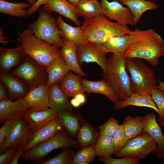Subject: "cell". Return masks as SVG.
I'll use <instances>...</instances> for the list:
<instances>
[{
	"label": "cell",
	"mask_w": 164,
	"mask_h": 164,
	"mask_svg": "<svg viewBox=\"0 0 164 164\" xmlns=\"http://www.w3.org/2000/svg\"><path fill=\"white\" fill-rule=\"evenodd\" d=\"M29 3L30 5L31 6L33 5L36 2L37 0H26Z\"/></svg>",
	"instance_id": "obj_52"
},
{
	"label": "cell",
	"mask_w": 164,
	"mask_h": 164,
	"mask_svg": "<svg viewBox=\"0 0 164 164\" xmlns=\"http://www.w3.org/2000/svg\"><path fill=\"white\" fill-rule=\"evenodd\" d=\"M0 80L6 88L11 99L17 100L28 92L26 85L18 77L9 71H0Z\"/></svg>",
	"instance_id": "obj_20"
},
{
	"label": "cell",
	"mask_w": 164,
	"mask_h": 164,
	"mask_svg": "<svg viewBox=\"0 0 164 164\" xmlns=\"http://www.w3.org/2000/svg\"><path fill=\"white\" fill-rule=\"evenodd\" d=\"M160 125L164 127V120H163L160 122Z\"/></svg>",
	"instance_id": "obj_53"
},
{
	"label": "cell",
	"mask_w": 164,
	"mask_h": 164,
	"mask_svg": "<svg viewBox=\"0 0 164 164\" xmlns=\"http://www.w3.org/2000/svg\"><path fill=\"white\" fill-rule=\"evenodd\" d=\"M119 126L118 120L111 117L106 123L99 126L100 135L112 137L118 130Z\"/></svg>",
	"instance_id": "obj_38"
},
{
	"label": "cell",
	"mask_w": 164,
	"mask_h": 164,
	"mask_svg": "<svg viewBox=\"0 0 164 164\" xmlns=\"http://www.w3.org/2000/svg\"><path fill=\"white\" fill-rule=\"evenodd\" d=\"M102 14L110 20H114L125 26H134V16L130 10L118 1L109 2L101 0L100 2Z\"/></svg>",
	"instance_id": "obj_12"
},
{
	"label": "cell",
	"mask_w": 164,
	"mask_h": 164,
	"mask_svg": "<svg viewBox=\"0 0 164 164\" xmlns=\"http://www.w3.org/2000/svg\"><path fill=\"white\" fill-rule=\"evenodd\" d=\"M98 160L106 164H137L140 159L130 157H123L122 158H114L109 156L99 157Z\"/></svg>",
	"instance_id": "obj_41"
},
{
	"label": "cell",
	"mask_w": 164,
	"mask_h": 164,
	"mask_svg": "<svg viewBox=\"0 0 164 164\" xmlns=\"http://www.w3.org/2000/svg\"><path fill=\"white\" fill-rule=\"evenodd\" d=\"M108 53L102 44L87 41L78 46V61L80 66L84 62L95 63L104 72L106 69Z\"/></svg>",
	"instance_id": "obj_11"
},
{
	"label": "cell",
	"mask_w": 164,
	"mask_h": 164,
	"mask_svg": "<svg viewBox=\"0 0 164 164\" xmlns=\"http://www.w3.org/2000/svg\"><path fill=\"white\" fill-rule=\"evenodd\" d=\"M25 152L23 149H20L18 150L16 153L11 164H17L19 159L22 157Z\"/></svg>",
	"instance_id": "obj_45"
},
{
	"label": "cell",
	"mask_w": 164,
	"mask_h": 164,
	"mask_svg": "<svg viewBox=\"0 0 164 164\" xmlns=\"http://www.w3.org/2000/svg\"><path fill=\"white\" fill-rule=\"evenodd\" d=\"M159 84L157 86L156 88L164 92V82H162L160 80H159Z\"/></svg>",
	"instance_id": "obj_50"
},
{
	"label": "cell",
	"mask_w": 164,
	"mask_h": 164,
	"mask_svg": "<svg viewBox=\"0 0 164 164\" xmlns=\"http://www.w3.org/2000/svg\"><path fill=\"white\" fill-rule=\"evenodd\" d=\"M74 97L78 100L81 104H84L86 102V98L84 93L78 94Z\"/></svg>",
	"instance_id": "obj_47"
},
{
	"label": "cell",
	"mask_w": 164,
	"mask_h": 164,
	"mask_svg": "<svg viewBox=\"0 0 164 164\" xmlns=\"http://www.w3.org/2000/svg\"><path fill=\"white\" fill-rule=\"evenodd\" d=\"M18 40L26 55L46 68L60 55L58 47L36 37L30 28L19 33Z\"/></svg>",
	"instance_id": "obj_4"
},
{
	"label": "cell",
	"mask_w": 164,
	"mask_h": 164,
	"mask_svg": "<svg viewBox=\"0 0 164 164\" xmlns=\"http://www.w3.org/2000/svg\"><path fill=\"white\" fill-rule=\"evenodd\" d=\"M58 112L63 127L68 135L73 137L77 136L82 119L81 115L72 111H64Z\"/></svg>",
	"instance_id": "obj_30"
},
{
	"label": "cell",
	"mask_w": 164,
	"mask_h": 164,
	"mask_svg": "<svg viewBox=\"0 0 164 164\" xmlns=\"http://www.w3.org/2000/svg\"><path fill=\"white\" fill-rule=\"evenodd\" d=\"M43 6L50 12H56L73 21L77 26H80L77 9L68 0H48Z\"/></svg>",
	"instance_id": "obj_17"
},
{
	"label": "cell",
	"mask_w": 164,
	"mask_h": 164,
	"mask_svg": "<svg viewBox=\"0 0 164 164\" xmlns=\"http://www.w3.org/2000/svg\"><path fill=\"white\" fill-rule=\"evenodd\" d=\"M112 138L114 146V154H116L125 145L127 141L123 124L120 125L118 130Z\"/></svg>",
	"instance_id": "obj_40"
},
{
	"label": "cell",
	"mask_w": 164,
	"mask_h": 164,
	"mask_svg": "<svg viewBox=\"0 0 164 164\" xmlns=\"http://www.w3.org/2000/svg\"><path fill=\"white\" fill-rule=\"evenodd\" d=\"M3 33L2 28H0V43H2L3 44L5 45L7 44L8 43L11 42V41L5 40L7 38L2 36V34Z\"/></svg>",
	"instance_id": "obj_48"
},
{
	"label": "cell",
	"mask_w": 164,
	"mask_h": 164,
	"mask_svg": "<svg viewBox=\"0 0 164 164\" xmlns=\"http://www.w3.org/2000/svg\"><path fill=\"white\" fill-rule=\"evenodd\" d=\"M63 129L48 140L25 152L22 158L37 164L42 162L45 157L55 149L78 147L77 140L70 138L65 129Z\"/></svg>",
	"instance_id": "obj_7"
},
{
	"label": "cell",
	"mask_w": 164,
	"mask_h": 164,
	"mask_svg": "<svg viewBox=\"0 0 164 164\" xmlns=\"http://www.w3.org/2000/svg\"><path fill=\"white\" fill-rule=\"evenodd\" d=\"M56 19L63 39L73 42L78 46L87 42L81 27L71 26L65 22L60 15H59Z\"/></svg>",
	"instance_id": "obj_26"
},
{
	"label": "cell",
	"mask_w": 164,
	"mask_h": 164,
	"mask_svg": "<svg viewBox=\"0 0 164 164\" xmlns=\"http://www.w3.org/2000/svg\"><path fill=\"white\" fill-rule=\"evenodd\" d=\"M162 164H164V159L162 162Z\"/></svg>",
	"instance_id": "obj_54"
},
{
	"label": "cell",
	"mask_w": 164,
	"mask_h": 164,
	"mask_svg": "<svg viewBox=\"0 0 164 164\" xmlns=\"http://www.w3.org/2000/svg\"><path fill=\"white\" fill-rule=\"evenodd\" d=\"M142 117L137 116L134 117L126 116L123 123L127 141L133 138L142 132Z\"/></svg>",
	"instance_id": "obj_34"
},
{
	"label": "cell",
	"mask_w": 164,
	"mask_h": 164,
	"mask_svg": "<svg viewBox=\"0 0 164 164\" xmlns=\"http://www.w3.org/2000/svg\"><path fill=\"white\" fill-rule=\"evenodd\" d=\"M79 15L84 19L93 18L102 14L100 3L96 0H82L74 5Z\"/></svg>",
	"instance_id": "obj_32"
},
{
	"label": "cell",
	"mask_w": 164,
	"mask_h": 164,
	"mask_svg": "<svg viewBox=\"0 0 164 164\" xmlns=\"http://www.w3.org/2000/svg\"><path fill=\"white\" fill-rule=\"evenodd\" d=\"M80 76L70 71L59 84L60 88L68 97H74L78 94L85 92L81 84L82 78Z\"/></svg>",
	"instance_id": "obj_29"
},
{
	"label": "cell",
	"mask_w": 164,
	"mask_h": 164,
	"mask_svg": "<svg viewBox=\"0 0 164 164\" xmlns=\"http://www.w3.org/2000/svg\"><path fill=\"white\" fill-rule=\"evenodd\" d=\"M70 103L72 107L76 108L79 107L81 105L78 100L75 97L71 100Z\"/></svg>",
	"instance_id": "obj_49"
},
{
	"label": "cell",
	"mask_w": 164,
	"mask_h": 164,
	"mask_svg": "<svg viewBox=\"0 0 164 164\" xmlns=\"http://www.w3.org/2000/svg\"><path fill=\"white\" fill-rule=\"evenodd\" d=\"M49 108L58 112L61 111H72V106L68 97L63 92L58 83L49 87Z\"/></svg>",
	"instance_id": "obj_22"
},
{
	"label": "cell",
	"mask_w": 164,
	"mask_h": 164,
	"mask_svg": "<svg viewBox=\"0 0 164 164\" xmlns=\"http://www.w3.org/2000/svg\"><path fill=\"white\" fill-rule=\"evenodd\" d=\"M63 128L60 116L39 128L23 150L25 152L48 140Z\"/></svg>",
	"instance_id": "obj_15"
},
{
	"label": "cell",
	"mask_w": 164,
	"mask_h": 164,
	"mask_svg": "<svg viewBox=\"0 0 164 164\" xmlns=\"http://www.w3.org/2000/svg\"><path fill=\"white\" fill-rule=\"evenodd\" d=\"M9 99L6 92L1 82L0 83V100L2 101Z\"/></svg>",
	"instance_id": "obj_46"
},
{
	"label": "cell",
	"mask_w": 164,
	"mask_h": 164,
	"mask_svg": "<svg viewBox=\"0 0 164 164\" xmlns=\"http://www.w3.org/2000/svg\"><path fill=\"white\" fill-rule=\"evenodd\" d=\"M46 70L47 74L46 85L49 87L61 81L71 71L60 55L46 68Z\"/></svg>",
	"instance_id": "obj_23"
},
{
	"label": "cell",
	"mask_w": 164,
	"mask_h": 164,
	"mask_svg": "<svg viewBox=\"0 0 164 164\" xmlns=\"http://www.w3.org/2000/svg\"><path fill=\"white\" fill-rule=\"evenodd\" d=\"M140 59L125 58L126 70L130 74L132 93L151 96L156 88L158 80L153 70Z\"/></svg>",
	"instance_id": "obj_5"
},
{
	"label": "cell",
	"mask_w": 164,
	"mask_h": 164,
	"mask_svg": "<svg viewBox=\"0 0 164 164\" xmlns=\"http://www.w3.org/2000/svg\"><path fill=\"white\" fill-rule=\"evenodd\" d=\"M38 11V18L27 25V27L32 29L36 37L61 48L63 42L57 19L43 6H40Z\"/></svg>",
	"instance_id": "obj_6"
},
{
	"label": "cell",
	"mask_w": 164,
	"mask_h": 164,
	"mask_svg": "<svg viewBox=\"0 0 164 164\" xmlns=\"http://www.w3.org/2000/svg\"><path fill=\"white\" fill-rule=\"evenodd\" d=\"M157 147V143L149 134L142 132L128 140L115 155L140 159L147 157L151 152H155Z\"/></svg>",
	"instance_id": "obj_8"
},
{
	"label": "cell",
	"mask_w": 164,
	"mask_h": 164,
	"mask_svg": "<svg viewBox=\"0 0 164 164\" xmlns=\"http://www.w3.org/2000/svg\"><path fill=\"white\" fill-rule=\"evenodd\" d=\"M94 146L96 156L99 157L111 156L114 154L115 148L112 137L100 135Z\"/></svg>",
	"instance_id": "obj_35"
},
{
	"label": "cell",
	"mask_w": 164,
	"mask_h": 164,
	"mask_svg": "<svg viewBox=\"0 0 164 164\" xmlns=\"http://www.w3.org/2000/svg\"><path fill=\"white\" fill-rule=\"evenodd\" d=\"M125 58V54L110 55L107 58L106 70L101 74L119 101L124 100L132 93L130 77L126 71Z\"/></svg>",
	"instance_id": "obj_2"
},
{
	"label": "cell",
	"mask_w": 164,
	"mask_h": 164,
	"mask_svg": "<svg viewBox=\"0 0 164 164\" xmlns=\"http://www.w3.org/2000/svg\"><path fill=\"white\" fill-rule=\"evenodd\" d=\"M82 0H68V1L71 4H73V5H75L79 2L82 1Z\"/></svg>",
	"instance_id": "obj_51"
},
{
	"label": "cell",
	"mask_w": 164,
	"mask_h": 164,
	"mask_svg": "<svg viewBox=\"0 0 164 164\" xmlns=\"http://www.w3.org/2000/svg\"><path fill=\"white\" fill-rule=\"evenodd\" d=\"M73 152L68 149H65L54 157L38 164H72L75 155Z\"/></svg>",
	"instance_id": "obj_37"
},
{
	"label": "cell",
	"mask_w": 164,
	"mask_h": 164,
	"mask_svg": "<svg viewBox=\"0 0 164 164\" xmlns=\"http://www.w3.org/2000/svg\"><path fill=\"white\" fill-rule=\"evenodd\" d=\"M18 150L10 149L0 155V164H11Z\"/></svg>",
	"instance_id": "obj_43"
},
{
	"label": "cell",
	"mask_w": 164,
	"mask_h": 164,
	"mask_svg": "<svg viewBox=\"0 0 164 164\" xmlns=\"http://www.w3.org/2000/svg\"><path fill=\"white\" fill-rule=\"evenodd\" d=\"M130 105L149 108L159 113L158 109L151 95L135 93H132L123 101H118L114 103V108L116 110H120Z\"/></svg>",
	"instance_id": "obj_24"
},
{
	"label": "cell",
	"mask_w": 164,
	"mask_h": 164,
	"mask_svg": "<svg viewBox=\"0 0 164 164\" xmlns=\"http://www.w3.org/2000/svg\"><path fill=\"white\" fill-rule=\"evenodd\" d=\"M81 84L85 92L88 94L95 93L104 95L114 103L118 101L114 92L104 79L94 81L82 79Z\"/></svg>",
	"instance_id": "obj_25"
},
{
	"label": "cell",
	"mask_w": 164,
	"mask_h": 164,
	"mask_svg": "<svg viewBox=\"0 0 164 164\" xmlns=\"http://www.w3.org/2000/svg\"><path fill=\"white\" fill-rule=\"evenodd\" d=\"M133 42L128 35L112 37L102 44L108 53L115 56L125 54Z\"/></svg>",
	"instance_id": "obj_28"
},
{
	"label": "cell",
	"mask_w": 164,
	"mask_h": 164,
	"mask_svg": "<svg viewBox=\"0 0 164 164\" xmlns=\"http://www.w3.org/2000/svg\"><path fill=\"white\" fill-rule=\"evenodd\" d=\"M26 56L20 45L13 49L0 47V71H9L20 64Z\"/></svg>",
	"instance_id": "obj_18"
},
{
	"label": "cell",
	"mask_w": 164,
	"mask_h": 164,
	"mask_svg": "<svg viewBox=\"0 0 164 164\" xmlns=\"http://www.w3.org/2000/svg\"><path fill=\"white\" fill-rule=\"evenodd\" d=\"M97 131L84 119H82L80 127L77 135L79 146L85 147L91 145L98 138Z\"/></svg>",
	"instance_id": "obj_31"
},
{
	"label": "cell",
	"mask_w": 164,
	"mask_h": 164,
	"mask_svg": "<svg viewBox=\"0 0 164 164\" xmlns=\"http://www.w3.org/2000/svg\"><path fill=\"white\" fill-rule=\"evenodd\" d=\"M63 45L60 50V54L70 70L80 76L86 74L82 70L78 61V46L73 42L63 39Z\"/></svg>",
	"instance_id": "obj_21"
},
{
	"label": "cell",
	"mask_w": 164,
	"mask_h": 164,
	"mask_svg": "<svg viewBox=\"0 0 164 164\" xmlns=\"http://www.w3.org/2000/svg\"><path fill=\"white\" fill-rule=\"evenodd\" d=\"M81 27L87 41L101 44L111 37L128 35L130 31L128 26L113 22L103 14L85 19Z\"/></svg>",
	"instance_id": "obj_3"
},
{
	"label": "cell",
	"mask_w": 164,
	"mask_h": 164,
	"mask_svg": "<svg viewBox=\"0 0 164 164\" xmlns=\"http://www.w3.org/2000/svg\"><path fill=\"white\" fill-rule=\"evenodd\" d=\"M11 72L23 80L30 89L47 84V74L46 68L27 55L18 67Z\"/></svg>",
	"instance_id": "obj_9"
},
{
	"label": "cell",
	"mask_w": 164,
	"mask_h": 164,
	"mask_svg": "<svg viewBox=\"0 0 164 164\" xmlns=\"http://www.w3.org/2000/svg\"><path fill=\"white\" fill-rule=\"evenodd\" d=\"M143 129L142 132L149 134L157 144L155 152L157 158L164 159V135L161 126L157 123L156 114L153 112L148 113L142 117Z\"/></svg>",
	"instance_id": "obj_13"
},
{
	"label": "cell",
	"mask_w": 164,
	"mask_h": 164,
	"mask_svg": "<svg viewBox=\"0 0 164 164\" xmlns=\"http://www.w3.org/2000/svg\"><path fill=\"white\" fill-rule=\"evenodd\" d=\"M49 87L46 85H41L30 89L23 97L24 102L32 111H41L49 108Z\"/></svg>",
	"instance_id": "obj_14"
},
{
	"label": "cell",
	"mask_w": 164,
	"mask_h": 164,
	"mask_svg": "<svg viewBox=\"0 0 164 164\" xmlns=\"http://www.w3.org/2000/svg\"><path fill=\"white\" fill-rule=\"evenodd\" d=\"M60 116L59 113L49 108L41 111H32L28 109L22 118L34 132L43 125Z\"/></svg>",
	"instance_id": "obj_16"
},
{
	"label": "cell",
	"mask_w": 164,
	"mask_h": 164,
	"mask_svg": "<svg viewBox=\"0 0 164 164\" xmlns=\"http://www.w3.org/2000/svg\"><path fill=\"white\" fill-rule=\"evenodd\" d=\"M23 97L15 101H12L9 99L0 101L1 123H4L9 118L22 117L25 112L29 109L24 102Z\"/></svg>",
	"instance_id": "obj_19"
},
{
	"label": "cell",
	"mask_w": 164,
	"mask_h": 164,
	"mask_svg": "<svg viewBox=\"0 0 164 164\" xmlns=\"http://www.w3.org/2000/svg\"><path fill=\"white\" fill-rule=\"evenodd\" d=\"M133 42L125 53V57L143 59L152 66H156L159 58L164 56V40L153 29L130 30Z\"/></svg>",
	"instance_id": "obj_1"
},
{
	"label": "cell",
	"mask_w": 164,
	"mask_h": 164,
	"mask_svg": "<svg viewBox=\"0 0 164 164\" xmlns=\"http://www.w3.org/2000/svg\"></svg>",
	"instance_id": "obj_55"
},
{
	"label": "cell",
	"mask_w": 164,
	"mask_h": 164,
	"mask_svg": "<svg viewBox=\"0 0 164 164\" xmlns=\"http://www.w3.org/2000/svg\"><path fill=\"white\" fill-rule=\"evenodd\" d=\"M123 5L127 6L134 16V26L138 22L142 15L149 10L158 8L159 6L154 2L147 0H118Z\"/></svg>",
	"instance_id": "obj_27"
},
{
	"label": "cell",
	"mask_w": 164,
	"mask_h": 164,
	"mask_svg": "<svg viewBox=\"0 0 164 164\" xmlns=\"http://www.w3.org/2000/svg\"><path fill=\"white\" fill-rule=\"evenodd\" d=\"M31 6L29 3L26 2L11 3L0 0V13L16 16L27 18V10L25 9Z\"/></svg>",
	"instance_id": "obj_33"
},
{
	"label": "cell",
	"mask_w": 164,
	"mask_h": 164,
	"mask_svg": "<svg viewBox=\"0 0 164 164\" xmlns=\"http://www.w3.org/2000/svg\"><path fill=\"white\" fill-rule=\"evenodd\" d=\"M151 97L158 109L159 122L164 120V92L156 88L152 93Z\"/></svg>",
	"instance_id": "obj_39"
},
{
	"label": "cell",
	"mask_w": 164,
	"mask_h": 164,
	"mask_svg": "<svg viewBox=\"0 0 164 164\" xmlns=\"http://www.w3.org/2000/svg\"><path fill=\"white\" fill-rule=\"evenodd\" d=\"M19 118H13L6 120L4 122V125L0 128V148L2 146L5 137Z\"/></svg>",
	"instance_id": "obj_42"
},
{
	"label": "cell",
	"mask_w": 164,
	"mask_h": 164,
	"mask_svg": "<svg viewBox=\"0 0 164 164\" xmlns=\"http://www.w3.org/2000/svg\"><path fill=\"white\" fill-rule=\"evenodd\" d=\"M48 0H37L36 3L32 6L29 8L27 9L28 16L32 15L39 8L46 3Z\"/></svg>",
	"instance_id": "obj_44"
},
{
	"label": "cell",
	"mask_w": 164,
	"mask_h": 164,
	"mask_svg": "<svg viewBox=\"0 0 164 164\" xmlns=\"http://www.w3.org/2000/svg\"><path fill=\"white\" fill-rule=\"evenodd\" d=\"M96 156L94 145L86 147L75 154L72 164H88Z\"/></svg>",
	"instance_id": "obj_36"
},
{
	"label": "cell",
	"mask_w": 164,
	"mask_h": 164,
	"mask_svg": "<svg viewBox=\"0 0 164 164\" xmlns=\"http://www.w3.org/2000/svg\"><path fill=\"white\" fill-rule=\"evenodd\" d=\"M35 132L22 118H19L5 137L0 154L11 148L23 149L32 138Z\"/></svg>",
	"instance_id": "obj_10"
}]
</instances>
